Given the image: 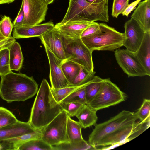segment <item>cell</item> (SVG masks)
Listing matches in <instances>:
<instances>
[{
    "mask_svg": "<svg viewBox=\"0 0 150 150\" xmlns=\"http://www.w3.org/2000/svg\"><path fill=\"white\" fill-rule=\"evenodd\" d=\"M8 48L10 69L18 71L22 67L24 60L21 46L15 41Z\"/></svg>",
    "mask_w": 150,
    "mask_h": 150,
    "instance_id": "19",
    "label": "cell"
},
{
    "mask_svg": "<svg viewBox=\"0 0 150 150\" xmlns=\"http://www.w3.org/2000/svg\"><path fill=\"white\" fill-rule=\"evenodd\" d=\"M42 129L21 136L3 141L8 150H18L23 144L32 139L41 138Z\"/></svg>",
    "mask_w": 150,
    "mask_h": 150,
    "instance_id": "20",
    "label": "cell"
},
{
    "mask_svg": "<svg viewBox=\"0 0 150 150\" xmlns=\"http://www.w3.org/2000/svg\"><path fill=\"white\" fill-rule=\"evenodd\" d=\"M92 79L86 83L78 86H69L55 90L51 89L53 97L57 102L59 103L74 91L87 85L91 82Z\"/></svg>",
    "mask_w": 150,
    "mask_h": 150,
    "instance_id": "27",
    "label": "cell"
},
{
    "mask_svg": "<svg viewBox=\"0 0 150 150\" xmlns=\"http://www.w3.org/2000/svg\"><path fill=\"white\" fill-rule=\"evenodd\" d=\"M24 17V13L23 5L22 4L18 15L13 23V28L16 27L21 26L23 21Z\"/></svg>",
    "mask_w": 150,
    "mask_h": 150,
    "instance_id": "37",
    "label": "cell"
},
{
    "mask_svg": "<svg viewBox=\"0 0 150 150\" xmlns=\"http://www.w3.org/2000/svg\"><path fill=\"white\" fill-rule=\"evenodd\" d=\"M49 4L52 3L54 0H45Z\"/></svg>",
    "mask_w": 150,
    "mask_h": 150,
    "instance_id": "43",
    "label": "cell"
},
{
    "mask_svg": "<svg viewBox=\"0 0 150 150\" xmlns=\"http://www.w3.org/2000/svg\"><path fill=\"white\" fill-rule=\"evenodd\" d=\"M44 46L49 64V78L51 89L55 90L69 86V83L62 69V61L56 57L46 46Z\"/></svg>",
    "mask_w": 150,
    "mask_h": 150,
    "instance_id": "11",
    "label": "cell"
},
{
    "mask_svg": "<svg viewBox=\"0 0 150 150\" xmlns=\"http://www.w3.org/2000/svg\"><path fill=\"white\" fill-rule=\"evenodd\" d=\"M95 73L94 71L92 73L89 72L80 66L79 74L69 86H78L86 83L92 79Z\"/></svg>",
    "mask_w": 150,
    "mask_h": 150,
    "instance_id": "32",
    "label": "cell"
},
{
    "mask_svg": "<svg viewBox=\"0 0 150 150\" xmlns=\"http://www.w3.org/2000/svg\"><path fill=\"white\" fill-rule=\"evenodd\" d=\"M131 16L145 32L150 31V0L140 2Z\"/></svg>",
    "mask_w": 150,
    "mask_h": 150,
    "instance_id": "16",
    "label": "cell"
},
{
    "mask_svg": "<svg viewBox=\"0 0 150 150\" xmlns=\"http://www.w3.org/2000/svg\"><path fill=\"white\" fill-rule=\"evenodd\" d=\"M52 22L28 26H19L14 28L13 37L15 39L39 37L53 29Z\"/></svg>",
    "mask_w": 150,
    "mask_h": 150,
    "instance_id": "14",
    "label": "cell"
},
{
    "mask_svg": "<svg viewBox=\"0 0 150 150\" xmlns=\"http://www.w3.org/2000/svg\"><path fill=\"white\" fill-rule=\"evenodd\" d=\"M115 55L118 64L129 77L149 76L135 52L119 48L115 51Z\"/></svg>",
    "mask_w": 150,
    "mask_h": 150,
    "instance_id": "9",
    "label": "cell"
},
{
    "mask_svg": "<svg viewBox=\"0 0 150 150\" xmlns=\"http://www.w3.org/2000/svg\"><path fill=\"white\" fill-rule=\"evenodd\" d=\"M68 116L65 112L62 110L42 129V139L52 146L68 142L66 135Z\"/></svg>",
    "mask_w": 150,
    "mask_h": 150,
    "instance_id": "8",
    "label": "cell"
},
{
    "mask_svg": "<svg viewBox=\"0 0 150 150\" xmlns=\"http://www.w3.org/2000/svg\"><path fill=\"white\" fill-rule=\"evenodd\" d=\"M1 49H2V48H0V50Z\"/></svg>",
    "mask_w": 150,
    "mask_h": 150,
    "instance_id": "44",
    "label": "cell"
},
{
    "mask_svg": "<svg viewBox=\"0 0 150 150\" xmlns=\"http://www.w3.org/2000/svg\"><path fill=\"white\" fill-rule=\"evenodd\" d=\"M0 96L8 103L24 101L37 93L38 85L32 76L11 71L1 77Z\"/></svg>",
    "mask_w": 150,
    "mask_h": 150,
    "instance_id": "3",
    "label": "cell"
},
{
    "mask_svg": "<svg viewBox=\"0 0 150 150\" xmlns=\"http://www.w3.org/2000/svg\"><path fill=\"white\" fill-rule=\"evenodd\" d=\"M62 110L54 98L48 82L43 79L32 108L28 122L35 129H41Z\"/></svg>",
    "mask_w": 150,
    "mask_h": 150,
    "instance_id": "2",
    "label": "cell"
},
{
    "mask_svg": "<svg viewBox=\"0 0 150 150\" xmlns=\"http://www.w3.org/2000/svg\"><path fill=\"white\" fill-rule=\"evenodd\" d=\"M138 119L135 112L123 110L108 120L96 124L88 142L95 147L123 144L143 132L142 123L137 122Z\"/></svg>",
    "mask_w": 150,
    "mask_h": 150,
    "instance_id": "1",
    "label": "cell"
},
{
    "mask_svg": "<svg viewBox=\"0 0 150 150\" xmlns=\"http://www.w3.org/2000/svg\"><path fill=\"white\" fill-rule=\"evenodd\" d=\"M18 120L10 110L3 107H0V129L15 123Z\"/></svg>",
    "mask_w": 150,
    "mask_h": 150,
    "instance_id": "31",
    "label": "cell"
},
{
    "mask_svg": "<svg viewBox=\"0 0 150 150\" xmlns=\"http://www.w3.org/2000/svg\"><path fill=\"white\" fill-rule=\"evenodd\" d=\"M150 76V31L145 32L142 41L135 52Z\"/></svg>",
    "mask_w": 150,
    "mask_h": 150,
    "instance_id": "18",
    "label": "cell"
},
{
    "mask_svg": "<svg viewBox=\"0 0 150 150\" xmlns=\"http://www.w3.org/2000/svg\"><path fill=\"white\" fill-rule=\"evenodd\" d=\"M99 23L95 21L92 22L83 31L81 38L96 35L100 32Z\"/></svg>",
    "mask_w": 150,
    "mask_h": 150,
    "instance_id": "36",
    "label": "cell"
},
{
    "mask_svg": "<svg viewBox=\"0 0 150 150\" xmlns=\"http://www.w3.org/2000/svg\"><path fill=\"white\" fill-rule=\"evenodd\" d=\"M96 112L85 104L76 116L83 128L85 129L96 125L98 120Z\"/></svg>",
    "mask_w": 150,
    "mask_h": 150,
    "instance_id": "21",
    "label": "cell"
},
{
    "mask_svg": "<svg viewBox=\"0 0 150 150\" xmlns=\"http://www.w3.org/2000/svg\"><path fill=\"white\" fill-rule=\"evenodd\" d=\"M62 108L70 117L76 116L85 104L75 102H60L59 103Z\"/></svg>",
    "mask_w": 150,
    "mask_h": 150,
    "instance_id": "33",
    "label": "cell"
},
{
    "mask_svg": "<svg viewBox=\"0 0 150 150\" xmlns=\"http://www.w3.org/2000/svg\"><path fill=\"white\" fill-rule=\"evenodd\" d=\"M7 38H6L3 35L0 31V41H1Z\"/></svg>",
    "mask_w": 150,
    "mask_h": 150,
    "instance_id": "42",
    "label": "cell"
},
{
    "mask_svg": "<svg viewBox=\"0 0 150 150\" xmlns=\"http://www.w3.org/2000/svg\"><path fill=\"white\" fill-rule=\"evenodd\" d=\"M44 46L62 62L67 60L63 36L54 28L38 37Z\"/></svg>",
    "mask_w": 150,
    "mask_h": 150,
    "instance_id": "13",
    "label": "cell"
},
{
    "mask_svg": "<svg viewBox=\"0 0 150 150\" xmlns=\"http://www.w3.org/2000/svg\"><path fill=\"white\" fill-rule=\"evenodd\" d=\"M83 127L79 121H76L68 116L66 135L68 142H78L84 140L81 133Z\"/></svg>",
    "mask_w": 150,
    "mask_h": 150,
    "instance_id": "22",
    "label": "cell"
},
{
    "mask_svg": "<svg viewBox=\"0 0 150 150\" xmlns=\"http://www.w3.org/2000/svg\"><path fill=\"white\" fill-rule=\"evenodd\" d=\"M106 0H86L88 2L94 4L100 3L105 1Z\"/></svg>",
    "mask_w": 150,
    "mask_h": 150,
    "instance_id": "40",
    "label": "cell"
},
{
    "mask_svg": "<svg viewBox=\"0 0 150 150\" xmlns=\"http://www.w3.org/2000/svg\"><path fill=\"white\" fill-rule=\"evenodd\" d=\"M62 35L67 59L76 63L89 72H93V51L85 45L81 38H71Z\"/></svg>",
    "mask_w": 150,
    "mask_h": 150,
    "instance_id": "7",
    "label": "cell"
},
{
    "mask_svg": "<svg viewBox=\"0 0 150 150\" xmlns=\"http://www.w3.org/2000/svg\"><path fill=\"white\" fill-rule=\"evenodd\" d=\"M52 150H87L97 149L96 147L84 140L78 142H65L52 146Z\"/></svg>",
    "mask_w": 150,
    "mask_h": 150,
    "instance_id": "24",
    "label": "cell"
},
{
    "mask_svg": "<svg viewBox=\"0 0 150 150\" xmlns=\"http://www.w3.org/2000/svg\"><path fill=\"white\" fill-rule=\"evenodd\" d=\"M127 98L126 94L121 91L109 78L105 79L99 92L86 104L97 112L125 101Z\"/></svg>",
    "mask_w": 150,
    "mask_h": 150,
    "instance_id": "6",
    "label": "cell"
},
{
    "mask_svg": "<svg viewBox=\"0 0 150 150\" xmlns=\"http://www.w3.org/2000/svg\"><path fill=\"white\" fill-rule=\"evenodd\" d=\"M100 31L93 36L81 38L85 45L93 51H113L123 46L125 39L124 33L120 32L114 28L103 23H99Z\"/></svg>",
    "mask_w": 150,
    "mask_h": 150,
    "instance_id": "5",
    "label": "cell"
},
{
    "mask_svg": "<svg viewBox=\"0 0 150 150\" xmlns=\"http://www.w3.org/2000/svg\"><path fill=\"white\" fill-rule=\"evenodd\" d=\"M108 0L97 4L86 0H69L68 7L63 19L57 23L61 25L70 22H88L97 21L108 22Z\"/></svg>",
    "mask_w": 150,
    "mask_h": 150,
    "instance_id": "4",
    "label": "cell"
},
{
    "mask_svg": "<svg viewBox=\"0 0 150 150\" xmlns=\"http://www.w3.org/2000/svg\"><path fill=\"white\" fill-rule=\"evenodd\" d=\"M15 41V38L12 36L0 41V48H9Z\"/></svg>",
    "mask_w": 150,
    "mask_h": 150,
    "instance_id": "39",
    "label": "cell"
},
{
    "mask_svg": "<svg viewBox=\"0 0 150 150\" xmlns=\"http://www.w3.org/2000/svg\"><path fill=\"white\" fill-rule=\"evenodd\" d=\"M9 49L4 48L0 50V76H3L10 73Z\"/></svg>",
    "mask_w": 150,
    "mask_h": 150,
    "instance_id": "28",
    "label": "cell"
},
{
    "mask_svg": "<svg viewBox=\"0 0 150 150\" xmlns=\"http://www.w3.org/2000/svg\"><path fill=\"white\" fill-rule=\"evenodd\" d=\"M129 0H114L112 7V15L117 18L118 15L121 14L129 4Z\"/></svg>",
    "mask_w": 150,
    "mask_h": 150,
    "instance_id": "35",
    "label": "cell"
},
{
    "mask_svg": "<svg viewBox=\"0 0 150 150\" xmlns=\"http://www.w3.org/2000/svg\"><path fill=\"white\" fill-rule=\"evenodd\" d=\"M104 79L98 76H94L91 82L85 86L86 104L88 103L100 90Z\"/></svg>",
    "mask_w": 150,
    "mask_h": 150,
    "instance_id": "25",
    "label": "cell"
},
{
    "mask_svg": "<svg viewBox=\"0 0 150 150\" xmlns=\"http://www.w3.org/2000/svg\"><path fill=\"white\" fill-rule=\"evenodd\" d=\"M141 0H136L129 4L125 11L121 13L123 16L128 17L131 12L136 8V6L141 1Z\"/></svg>",
    "mask_w": 150,
    "mask_h": 150,
    "instance_id": "38",
    "label": "cell"
},
{
    "mask_svg": "<svg viewBox=\"0 0 150 150\" xmlns=\"http://www.w3.org/2000/svg\"><path fill=\"white\" fill-rule=\"evenodd\" d=\"M124 28L125 38L123 46L129 51L135 52L142 41L145 32L132 18L125 22Z\"/></svg>",
    "mask_w": 150,
    "mask_h": 150,
    "instance_id": "12",
    "label": "cell"
},
{
    "mask_svg": "<svg viewBox=\"0 0 150 150\" xmlns=\"http://www.w3.org/2000/svg\"><path fill=\"white\" fill-rule=\"evenodd\" d=\"M92 22H70L59 25H55L54 28L65 37L81 38L83 31Z\"/></svg>",
    "mask_w": 150,
    "mask_h": 150,
    "instance_id": "17",
    "label": "cell"
},
{
    "mask_svg": "<svg viewBox=\"0 0 150 150\" xmlns=\"http://www.w3.org/2000/svg\"><path fill=\"white\" fill-rule=\"evenodd\" d=\"M36 130L28 122H24L18 120L15 123L0 129V142L18 137Z\"/></svg>",
    "mask_w": 150,
    "mask_h": 150,
    "instance_id": "15",
    "label": "cell"
},
{
    "mask_svg": "<svg viewBox=\"0 0 150 150\" xmlns=\"http://www.w3.org/2000/svg\"><path fill=\"white\" fill-rule=\"evenodd\" d=\"M85 86L74 91L61 102H75L86 104Z\"/></svg>",
    "mask_w": 150,
    "mask_h": 150,
    "instance_id": "30",
    "label": "cell"
},
{
    "mask_svg": "<svg viewBox=\"0 0 150 150\" xmlns=\"http://www.w3.org/2000/svg\"><path fill=\"white\" fill-rule=\"evenodd\" d=\"M0 144H1V143H0Z\"/></svg>",
    "mask_w": 150,
    "mask_h": 150,
    "instance_id": "45",
    "label": "cell"
},
{
    "mask_svg": "<svg viewBox=\"0 0 150 150\" xmlns=\"http://www.w3.org/2000/svg\"><path fill=\"white\" fill-rule=\"evenodd\" d=\"M15 0H0V4H9L13 2Z\"/></svg>",
    "mask_w": 150,
    "mask_h": 150,
    "instance_id": "41",
    "label": "cell"
},
{
    "mask_svg": "<svg viewBox=\"0 0 150 150\" xmlns=\"http://www.w3.org/2000/svg\"><path fill=\"white\" fill-rule=\"evenodd\" d=\"M150 100L144 99L141 107L135 112L138 119L144 123L150 122Z\"/></svg>",
    "mask_w": 150,
    "mask_h": 150,
    "instance_id": "29",
    "label": "cell"
},
{
    "mask_svg": "<svg viewBox=\"0 0 150 150\" xmlns=\"http://www.w3.org/2000/svg\"><path fill=\"white\" fill-rule=\"evenodd\" d=\"M18 150H52V146L47 144L41 138L27 142L21 145Z\"/></svg>",
    "mask_w": 150,
    "mask_h": 150,
    "instance_id": "26",
    "label": "cell"
},
{
    "mask_svg": "<svg viewBox=\"0 0 150 150\" xmlns=\"http://www.w3.org/2000/svg\"><path fill=\"white\" fill-rule=\"evenodd\" d=\"M13 28L11 20L8 16L4 15L0 21V31L3 35L6 38H8L11 34Z\"/></svg>",
    "mask_w": 150,
    "mask_h": 150,
    "instance_id": "34",
    "label": "cell"
},
{
    "mask_svg": "<svg viewBox=\"0 0 150 150\" xmlns=\"http://www.w3.org/2000/svg\"><path fill=\"white\" fill-rule=\"evenodd\" d=\"M24 17L21 26L39 24L45 19L48 4L45 0H22Z\"/></svg>",
    "mask_w": 150,
    "mask_h": 150,
    "instance_id": "10",
    "label": "cell"
},
{
    "mask_svg": "<svg viewBox=\"0 0 150 150\" xmlns=\"http://www.w3.org/2000/svg\"><path fill=\"white\" fill-rule=\"evenodd\" d=\"M61 67L69 86L79 74L80 66L72 61L67 59L62 62Z\"/></svg>",
    "mask_w": 150,
    "mask_h": 150,
    "instance_id": "23",
    "label": "cell"
}]
</instances>
